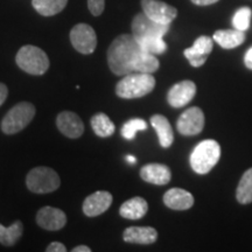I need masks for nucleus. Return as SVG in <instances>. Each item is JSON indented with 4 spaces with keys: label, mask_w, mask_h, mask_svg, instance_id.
<instances>
[{
    "label": "nucleus",
    "mask_w": 252,
    "mask_h": 252,
    "mask_svg": "<svg viewBox=\"0 0 252 252\" xmlns=\"http://www.w3.org/2000/svg\"><path fill=\"white\" fill-rule=\"evenodd\" d=\"M143 50L133 34H122L112 41L108 49L110 70L117 76H125L133 71V63Z\"/></svg>",
    "instance_id": "nucleus-1"
},
{
    "label": "nucleus",
    "mask_w": 252,
    "mask_h": 252,
    "mask_svg": "<svg viewBox=\"0 0 252 252\" xmlns=\"http://www.w3.org/2000/svg\"><path fill=\"white\" fill-rule=\"evenodd\" d=\"M156 88V78L146 72H131L125 75L116 86V94L124 99L141 98Z\"/></svg>",
    "instance_id": "nucleus-2"
},
{
    "label": "nucleus",
    "mask_w": 252,
    "mask_h": 252,
    "mask_svg": "<svg viewBox=\"0 0 252 252\" xmlns=\"http://www.w3.org/2000/svg\"><path fill=\"white\" fill-rule=\"evenodd\" d=\"M220 146L216 140L207 139L197 144L190 154V166L197 174H207L217 165Z\"/></svg>",
    "instance_id": "nucleus-3"
},
{
    "label": "nucleus",
    "mask_w": 252,
    "mask_h": 252,
    "mask_svg": "<svg viewBox=\"0 0 252 252\" xmlns=\"http://www.w3.org/2000/svg\"><path fill=\"white\" fill-rule=\"evenodd\" d=\"M15 62L21 70L35 76L46 74L50 64L48 55L39 47L32 45L24 46L19 49Z\"/></svg>",
    "instance_id": "nucleus-4"
},
{
    "label": "nucleus",
    "mask_w": 252,
    "mask_h": 252,
    "mask_svg": "<svg viewBox=\"0 0 252 252\" xmlns=\"http://www.w3.org/2000/svg\"><path fill=\"white\" fill-rule=\"evenodd\" d=\"M35 106L30 102H20L6 113L1 121V131L11 135L23 131L33 121L35 116Z\"/></svg>",
    "instance_id": "nucleus-5"
},
{
    "label": "nucleus",
    "mask_w": 252,
    "mask_h": 252,
    "mask_svg": "<svg viewBox=\"0 0 252 252\" xmlns=\"http://www.w3.org/2000/svg\"><path fill=\"white\" fill-rule=\"evenodd\" d=\"M61 185V179L54 169L40 166L31 169L26 176V186L35 194H48L55 191Z\"/></svg>",
    "instance_id": "nucleus-6"
},
{
    "label": "nucleus",
    "mask_w": 252,
    "mask_h": 252,
    "mask_svg": "<svg viewBox=\"0 0 252 252\" xmlns=\"http://www.w3.org/2000/svg\"><path fill=\"white\" fill-rule=\"evenodd\" d=\"M169 31V25L159 24L147 17L146 14H137L132 20V34L137 41L151 39V37H163Z\"/></svg>",
    "instance_id": "nucleus-7"
},
{
    "label": "nucleus",
    "mask_w": 252,
    "mask_h": 252,
    "mask_svg": "<svg viewBox=\"0 0 252 252\" xmlns=\"http://www.w3.org/2000/svg\"><path fill=\"white\" fill-rule=\"evenodd\" d=\"M70 41L78 53L84 55L93 54L97 47L96 32L90 25L77 24L70 31Z\"/></svg>",
    "instance_id": "nucleus-8"
},
{
    "label": "nucleus",
    "mask_w": 252,
    "mask_h": 252,
    "mask_svg": "<svg viewBox=\"0 0 252 252\" xmlns=\"http://www.w3.org/2000/svg\"><path fill=\"white\" fill-rule=\"evenodd\" d=\"M204 127V113L198 106L189 108L176 122V128L182 135H196Z\"/></svg>",
    "instance_id": "nucleus-9"
},
{
    "label": "nucleus",
    "mask_w": 252,
    "mask_h": 252,
    "mask_svg": "<svg viewBox=\"0 0 252 252\" xmlns=\"http://www.w3.org/2000/svg\"><path fill=\"white\" fill-rule=\"evenodd\" d=\"M143 12L159 24L171 25L178 17V9L160 0H141Z\"/></svg>",
    "instance_id": "nucleus-10"
},
{
    "label": "nucleus",
    "mask_w": 252,
    "mask_h": 252,
    "mask_svg": "<svg viewBox=\"0 0 252 252\" xmlns=\"http://www.w3.org/2000/svg\"><path fill=\"white\" fill-rule=\"evenodd\" d=\"M196 94V86L193 81L185 80L179 82L169 89L167 94V102L172 108H184Z\"/></svg>",
    "instance_id": "nucleus-11"
},
{
    "label": "nucleus",
    "mask_w": 252,
    "mask_h": 252,
    "mask_svg": "<svg viewBox=\"0 0 252 252\" xmlns=\"http://www.w3.org/2000/svg\"><path fill=\"white\" fill-rule=\"evenodd\" d=\"M213 47L214 42L212 37L203 35L197 37L190 48L185 49L184 54L190 63V65H193L195 68L202 67L206 63L208 56L212 53Z\"/></svg>",
    "instance_id": "nucleus-12"
},
{
    "label": "nucleus",
    "mask_w": 252,
    "mask_h": 252,
    "mask_svg": "<svg viewBox=\"0 0 252 252\" xmlns=\"http://www.w3.org/2000/svg\"><path fill=\"white\" fill-rule=\"evenodd\" d=\"M36 223L45 230L58 231L67 224V215L59 208L43 207L36 214Z\"/></svg>",
    "instance_id": "nucleus-13"
},
{
    "label": "nucleus",
    "mask_w": 252,
    "mask_h": 252,
    "mask_svg": "<svg viewBox=\"0 0 252 252\" xmlns=\"http://www.w3.org/2000/svg\"><path fill=\"white\" fill-rule=\"evenodd\" d=\"M112 201L113 197L109 191H94L84 200L82 209H83L84 215L88 217H96L105 213L111 207Z\"/></svg>",
    "instance_id": "nucleus-14"
},
{
    "label": "nucleus",
    "mask_w": 252,
    "mask_h": 252,
    "mask_svg": "<svg viewBox=\"0 0 252 252\" xmlns=\"http://www.w3.org/2000/svg\"><path fill=\"white\" fill-rule=\"evenodd\" d=\"M56 126L59 131L65 137L77 139L84 133V124L75 112L63 111L56 117Z\"/></svg>",
    "instance_id": "nucleus-15"
},
{
    "label": "nucleus",
    "mask_w": 252,
    "mask_h": 252,
    "mask_svg": "<svg viewBox=\"0 0 252 252\" xmlns=\"http://www.w3.org/2000/svg\"><path fill=\"white\" fill-rule=\"evenodd\" d=\"M140 178L149 184L163 186L172 179V173L168 166L162 163H147L140 169Z\"/></svg>",
    "instance_id": "nucleus-16"
},
{
    "label": "nucleus",
    "mask_w": 252,
    "mask_h": 252,
    "mask_svg": "<svg viewBox=\"0 0 252 252\" xmlns=\"http://www.w3.org/2000/svg\"><path fill=\"white\" fill-rule=\"evenodd\" d=\"M163 203L173 210H187L194 206V196L181 188H172L163 195Z\"/></svg>",
    "instance_id": "nucleus-17"
},
{
    "label": "nucleus",
    "mask_w": 252,
    "mask_h": 252,
    "mask_svg": "<svg viewBox=\"0 0 252 252\" xmlns=\"http://www.w3.org/2000/svg\"><path fill=\"white\" fill-rule=\"evenodd\" d=\"M123 239L132 244H153L158 239L157 230L152 226H130L125 229Z\"/></svg>",
    "instance_id": "nucleus-18"
},
{
    "label": "nucleus",
    "mask_w": 252,
    "mask_h": 252,
    "mask_svg": "<svg viewBox=\"0 0 252 252\" xmlns=\"http://www.w3.org/2000/svg\"><path fill=\"white\" fill-rule=\"evenodd\" d=\"M147 210H149L147 201L140 196H135L122 204L119 208V214L126 220H137L143 219L147 214Z\"/></svg>",
    "instance_id": "nucleus-19"
},
{
    "label": "nucleus",
    "mask_w": 252,
    "mask_h": 252,
    "mask_svg": "<svg viewBox=\"0 0 252 252\" xmlns=\"http://www.w3.org/2000/svg\"><path fill=\"white\" fill-rule=\"evenodd\" d=\"M151 125L157 132L161 147L163 149L171 147L173 141H174V133H173V128L168 119L162 115H153L151 117Z\"/></svg>",
    "instance_id": "nucleus-20"
},
{
    "label": "nucleus",
    "mask_w": 252,
    "mask_h": 252,
    "mask_svg": "<svg viewBox=\"0 0 252 252\" xmlns=\"http://www.w3.org/2000/svg\"><path fill=\"white\" fill-rule=\"evenodd\" d=\"M213 40L224 49H232L245 41V33L238 30H220L214 33Z\"/></svg>",
    "instance_id": "nucleus-21"
},
{
    "label": "nucleus",
    "mask_w": 252,
    "mask_h": 252,
    "mask_svg": "<svg viewBox=\"0 0 252 252\" xmlns=\"http://www.w3.org/2000/svg\"><path fill=\"white\" fill-rule=\"evenodd\" d=\"M90 124L94 132V134L102 138L111 137L116 131L115 124H113L111 119L109 118V116L103 112L94 115L93 117H91Z\"/></svg>",
    "instance_id": "nucleus-22"
},
{
    "label": "nucleus",
    "mask_w": 252,
    "mask_h": 252,
    "mask_svg": "<svg viewBox=\"0 0 252 252\" xmlns=\"http://www.w3.org/2000/svg\"><path fill=\"white\" fill-rule=\"evenodd\" d=\"M68 0H32V5L37 13L43 17H53L64 9Z\"/></svg>",
    "instance_id": "nucleus-23"
},
{
    "label": "nucleus",
    "mask_w": 252,
    "mask_h": 252,
    "mask_svg": "<svg viewBox=\"0 0 252 252\" xmlns=\"http://www.w3.org/2000/svg\"><path fill=\"white\" fill-rule=\"evenodd\" d=\"M24 234V224L21 220H15L12 225L0 224V244L5 247H13Z\"/></svg>",
    "instance_id": "nucleus-24"
},
{
    "label": "nucleus",
    "mask_w": 252,
    "mask_h": 252,
    "mask_svg": "<svg viewBox=\"0 0 252 252\" xmlns=\"http://www.w3.org/2000/svg\"><path fill=\"white\" fill-rule=\"evenodd\" d=\"M159 60L156 58V55L151 54V53L143 49L133 63V71L153 74V72H156L159 69Z\"/></svg>",
    "instance_id": "nucleus-25"
},
{
    "label": "nucleus",
    "mask_w": 252,
    "mask_h": 252,
    "mask_svg": "<svg viewBox=\"0 0 252 252\" xmlns=\"http://www.w3.org/2000/svg\"><path fill=\"white\" fill-rule=\"evenodd\" d=\"M236 198L241 204H249L252 202V168L248 169L239 180Z\"/></svg>",
    "instance_id": "nucleus-26"
},
{
    "label": "nucleus",
    "mask_w": 252,
    "mask_h": 252,
    "mask_svg": "<svg viewBox=\"0 0 252 252\" xmlns=\"http://www.w3.org/2000/svg\"><path fill=\"white\" fill-rule=\"evenodd\" d=\"M147 130V123L141 118H133L123 125L121 133L126 140H133L138 131Z\"/></svg>",
    "instance_id": "nucleus-27"
},
{
    "label": "nucleus",
    "mask_w": 252,
    "mask_h": 252,
    "mask_svg": "<svg viewBox=\"0 0 252 252\" xmlns=\"http://www.w3.org/2000/svg\"><path fill=\"white\" fill-rule=\"evenodd\" d=\"M141 48L146 52L151 53V54L159 55L166 52L167 45L163 41L162 37H151V39H145L138 41Z\"/></svg>",
    "instance_id": "nucleus-28"
},
{
    "label": "nucleus",
    "mask_w": 252,
    "mask_h": 252,
    "mask_svg": "<svg viewBox=\"0 0 252 252\" xmlns=\"http://www.w3.org/2000/svg\"><path fill=\"white\" fill-rule=\"evenodd\" d=\"M252 17V11L249 7H242L236 12L232 18V25L236 30L245 32L250 27V21Z\"/></svg>",
    "instance_id": "nucleus-29"
},
{
    "label": "nucleus",
    "mask_w": 252,
    "mask_h": 252,
    "mask_svg": "<svg viewBox=\"0 0 252 252\" xmlns=\"http://www.w3.org/2000/svg\"><path fill=\"white\" fill-rule=\"evenodd\" d=\"M88 8L94 17H99L105 8V0H88Z\"/></svg>",
    "instance_id": "nucleus-30"
},
{
    "label": "nucleus",
    "mask_w": 252,
    "mask_h": 252,
    "mask_svg": "<svg viewBox=\"0 0 252 252\" xmlns=\"http://www.w3.org/2000/svg\"><path fill=\"white\" fill-rule=\"evenodd\" d=\"M47 252H65L67 251V248L64 247V244L60 243V242H53L50 243L46 249Z\"/></svg>",
    "instance_id": "nucleus-31"
},
{
    "label": "nucleus",
    "mask_w": 252,
    "mask_h": 252,
    "mask_svg": "<svg viewBox=\"0 0 252 252\" xmlns=\"http://www.w3.org/2000/svg\"><path fill=\"white\" fill-rule=\"evenodd\" d=\"M8 96V89L4 83H0V106L5 103L6 98Z\"/></svg>",
    "instance_id": "nucleus-32"
},
{
    "label": "nucleus",
    "mask_w": 252,
    "mask_h": 252,
    "mask_svg": "<svg viewBox=\"0 0 252 252\" xmlns=\"http://www.w3.org/2000/svg\"><path fill=\"white\" fill-rule=\"evenodd\" d=\"M244 63L245 65H247V68L251 69L252 70V47L248 50L247 54L244 56Z\"/></svg>",
    "instance_id": "nucleus-33"
},
{
    "label": "nucleus",
    "mask_w": 252,
    "mask_h": 252,
    "mask_svg": "<svg viewBox=\"0 0 252 252\" xmlns=\"http://www.w3.org/2000/svg\"><path fill=\"white\" fill-rule=\"evenodd\" d=\"M219 1V0H191V2L197 6H208V5H213L215 2Z\"/></svg>",
    "instance_id": "nucleus-34"
},
{
    "label": "nucleus",
    "mask_w": 252,
    "mask_h": 252,
    "mask_svg": "<svg viewBox=\"0 0 252 252\" xmlns=\"http://www.w3.org/2000/svg\"><path fill=\"white\" fill-rule=\"evenodd\" d=\"M72 252H91V249L87 245H78V247L72 249Z\"/></svg>",
    "instance_id": "nucleus-35"
},
{
    "label": "nucleus",
    "mask_w": 252,
    "mask_h": 252,
    "mask_svg": "<svg viewBox=\"0 0 252 252\" xmlns=\"http://www.w3.org/2000/svg\"><path fill=\"white\" fill-rule=\"evenodd\" d=\"M125 159H126V161H127L128 163H131V165H133V163L137 162V158L133 157V156H131V154H127Z\"/></svg>",
    "instance_id": "nucleus-36"
}]
</instances>
